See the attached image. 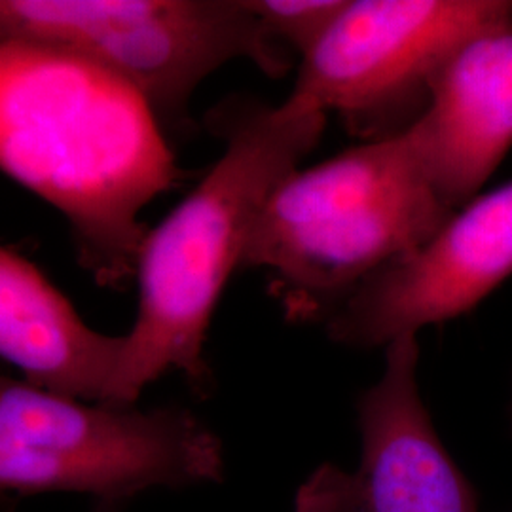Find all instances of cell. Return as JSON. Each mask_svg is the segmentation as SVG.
<instances>
[{
  "mask_svg": "<svg viewBox=\"0 0 512 512\" xmlns=\"http://www.w3.org/2000/svg\"><path fill=\"white\" fill-rule=\"evenodd\" d=\"M512 275V181L463 205L420 247L387 264L325 321L348 348H387L452 321Z\"/></svg>",
  "mask_w": 512,
  "mask_h": 512,
  "instance_id": "obj_8",
  "label": "cell"
},
{
  "mask_svg": "<svg viewBox=\"0 0 512 512\" xmlns=\"http://www.w3.org/2000/svg\"><path fill=\"white\" fill-rule=\"evenodd\" d=\"M268 37L300 59L329 33L348 0H245Z\"/></svg>",
  "mask_w": 512,
  "mask_h": 512,
  "instance_id": "obj_11",
  "label": "cell"
},
{
  "mask_svg": "<svg viewBox=\"0 0 512 512\" xmlns=\"http://www.w3.org/2000/svg\"><path fill=\"white\" fill-rule=\"evenodd\" d=\"M128 503L122 501H95L92 512H122Z\"/></svg>",
  "mask_w": 512,
  "mask_h": 512,
  "instance_id": "obj_12",
  "label": "cell"
},
{
  "mask_svg": "<svg viewBox=\"0 0 512 512\" xmlns=\"http://www.w3.org/2000/svg\"><path fill=\"white\" fill-rule=\"evenodd\" d=\"M124 334L88 327L37 266L0 245V361L55 395L105 403Z\"/></svg>",
  "mask_w": 512,
  "mask_h": 512,
  "instance_id": "obj_10",
  "label": "cell"
},
{
  "mask_svg": "<svg viewBox=\"0 0 512 512\" xmlns=\"http://www.w3.org/2000/svg\"><path fill=\"white\" fill-rule=\"evenodd\" d=\"M408 131L442 202L458 211L480 196L512 148V23L448 59Z\"/></svg>",
  "mask_w": 512,
  "mask_h": 512,
  "instance_id": "obj_9",
  "label": "cell"
},
{
  "mask_svg": "<svg viewBox=\"0 0 512 512\" xmlns=\"http://www.w3.org/2000/svg\"><path fill=\"white\" fill-rule=\"evenodd\" d=\"M512 23L509 0H348L300 59L291 95L340 114L366 141L410 128L431 86L469 40Z\"/></svg>",
  "mask_w": 512,
  "mask_h": 512,
  "instance_id": "obj_6",
  "label": "cell"
},
{
  "mask_svg": "<svg viewBox=\"0 0 512 512\" xmlns=\"http://www.w3.org/2000/svg\"><path fill=\"white\" fill-rule=\"evenodd\" d=\"M224 143L217 164L156 228L137 260L139 310L105 406L133 408L148 384L179 370L211 389L203 348L220 296L275 188L317 147L327 112L289 95L277 107L232 97L207 114Z\"/></svg>",
  "mask_w": 512,
  "mask_h": 512,
  "instance_id": "obj_2",
  "label": "cell"
},
{
  "mask_svg": "<svg viewBox=\"0 0 512 512\" xmlns=\"http://www.w3.org/2000/svg\"><path fill=\"white\" fill-rule=\"evenodd\" d=\"M0 171L67 219L78 264L126 289L148 203L183 179L165 131L126 82L37 42L0 38Z\"/></svg>",
  "mask_w": 512,
  "mask_h": 512,
  "instance_id": "obj_1",
  "label": "cell"
},
{
  "mask_svg": "<svg viewBox=\"0 0 512 512\" xmlns=\"http://www.w3.org/2000/svg\"><path fill=\"white\" fill-rule=\"evenodd\" d=\"M0 38L78 55L139 93L162 129H183L207 76L249 59L281 78L291 55L245 0H0Z\"/></svg>",
  "mask_w": 512,
  "mask_h": 512,
  "instance_id": "obj_5",
  "label": "cell"
},
{
  "mask_svg": "<svg viewBox=\"0 0 512 512\" xmlns=\"http://www.w3.org/2000/svg\"><path fill=\"white\" fill-rule=\"evenodd\" d=\"M454 213L404 129L283 179L256 219L243 268L268 274L291 321L325 323L368 277Z\"/></svg>",
  "mask_w": 512,
  "mask_h": 512,
  "instance_id": "obj_3",
  "label": "cell"
},
{
  "mask_svg": "<svg viewBox=\"0 0 512 512\" xmlns=\"http://www.w3.org/2000/svg\"><path fill=\"white\" fill-rule=\"evenodd\" d=\"M507 418H509V425L512 431V384H511V399H509V406H507Z\"/></svg>",
  "mask_w": 512,
  "mask_h": 512,
  "instance_id": "obj_13",
  "label": "cell"
},
{
  "mask_svg": "<svg viewBox=\"0 0 512 512\" xmlns=\"http://www.w3.org/2000/svg\"><path fill=\"white\" fill-rule=\"evenodd\" d=\"M222 478V442L186 408L86 403L0 372V512L35 495L128 503Z\"/></svg>",
  "mask_w": 512,
  "mask_h": 512,
  "instance_id": "obj_4",
  "label": "cell"
},
{
  "mask_svg": "<svg viewBox=\"0 0 512 512\" xmlns=\"http://www.w3.org/2000/svg\"><path fill=\"white\" fill-rule=\"evenodd\" d=\"M420 344L385 348L382 378L357 399L363 458L346 473L319 465L294 495V512H478L469 478L442 444L418 384Z\"/></svg>",
  "mask_w": 512,
  "mask_h": 512,
  "instance_id": "obj_7",
  "label": "cell"
}]
</instances>
